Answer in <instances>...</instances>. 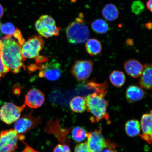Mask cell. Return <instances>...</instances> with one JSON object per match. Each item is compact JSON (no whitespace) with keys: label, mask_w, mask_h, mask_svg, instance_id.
I'll list each match as a JSON object with an SVG mask.
<instances>
[{"label":"cell","mask_w":152,"mask_h":152,"mask_svg":"<svg viewBox=\"0 0 152 152\" xmlns=\"http://www.w3.org/2000/svg\"><path fill=\"white\" fill-rule=\"evenodd\" d=\"M3 47L1 51L4 64L11 72L18 73L23 67L25 60L21 52L22 45L12 39L6 35L2 38Z\"/></svg>","instance_id":"6da1fadb"},{"label":"cell","mask_w":152,"mask_h":152,"mask_svg":"<svg viewBox=\"0 0 152 152\" xmlns=\"http://www.w3.org/2000/svg\"><path fill=\"white\" fill-rule=\"evenodd\" d=\"M104 96L94 92L85 98L87 110L94 115L91 119L92 121L98 122L103 119L109 121V116L107 112L109 102L104 99Z\"/></svg>","instance_id":"7a4b0ae2"},{"label":"cell","mask_w":152,"mask_h":152,"mask_svg":"<svg viewBox=\"0 0 152 152\" xmlns=\"http://www.w3.org/2000/svg\"><path fill=\"white\" fill-rule=\"evenodd\" d=\"M83 14L76 18L75 21L70 24L66 30V35L68 42L73 45L83 44L88 40L90 31L88 26L82 19Z\"/></svg>","instance_id":"3957f363"},{"label":"cell","mask_w":152,"mask_h":152,"mask_svg":"<svg viewBox=\"0 0 152 152\" xmlns=\"http://www.w3.org/2000/svg\"><path fill=\"white\" fill-rule=\"evenodd\" d=\"M87 145L92 152H100L104 148L109 147L115 148V145L109 140L105 139L102 134L101 127L94 131L87 132Z\"/></svg>","instance_id":"277c9868"},{"label":"cell","mask_w":152,"mask_h":152,"mask_svg":"<svg viewBox=\"0 0 152 152\" xmlns=\"http://www.w3.org/2000/svg\"><path fill=\"white\" fill-rule=\"evenodd\" d=\"M24 138L15 129L1 131L0 132V152H14L18 149V140Z\"/></svg>","instance_id":"5b68a950"},{"label":"cell","mask_w":152,"mask_h":152,"mask_svg":"<svg viewBox=\"0 0 152 152\" xmlns=\"http://www.w3.org/2000/svg\"><path fill=\"white\" fill-rule=\"evenodd\" d=\"M35 26L38 33L45 38L57 36L59 34L60 28L56 26L54 19L49 15L40 17L36 22Z\"/></svg>","instance_id":"8992f818"},{"label":"cell","mask_w":152,"mask_h":152,"mask_svg":"<svg viewBox=\"0 0 152 152\" xmlns=\"http://www.w3.org/2000/svg\"><path fill=\"white\" fill-rule=\"evenodd\" d=\"M45 41L39 35H34L25 42L21 47V52L25 60L37 58L42 50Z\"/></svg>","instance_id":"52a82bcc"},{"label":"cell","mask_w":152,"mask_h":152,"mask_svg":"<svg viewBox=\"0 0 152 152\" xmlns=\"http://www.w3.org/2000/svg\"><path fill=\"white\" fill-rule=\"evenodd\" d=\"M25 106V104L18 106L10 102L5 104L0 109V119L6 124H12L20 118Z\"/></svg>","instance_id":"ba28073f"},{"label":"cell","mask_w":152,"mask_h":152,"mask_svg":"<svg viewBox=\"0 0 152 152\" xmlns=\"http://www.w3.org/2000/svg\"><path fill=\"white\" fill-rule=\"evenodd\" d=\"M93 66L92 60H77L72 68L71 73L78 81H85L90 77Z\"/></svg>","instance_id":"9c48e42d"},{"label":"cell","mask_w":152,"mask_h":152,"mask_svg":"<svg viewBox=\"0 0 152 152\" xmlns=\"http://www.w3.org/2000/svg\"><path fill=\"white\" fill-rule=\"evenodd\" d=\"M39 77L50 81H55L60 78L62 75L60 64L56 60L39 65Z\"/></svg>","instance_id":"30bf717a"},{"label":"cell","mask_w":152,"mask_h":152,"mask_svg":"<svg viewBox=\"0 0 152 152\" xmlns=\"http://www.w3.org/2000/svg\"><path fill=\"white\" fill-rule=\"evenodd\" d=\"M39 123V118H34L30 115L24 116L15 122V130L19 134L22 135L35 128Z\"/></svg>","instance_id":"8fae6325"},{"label":"cell","mask_w":152,"mask_h":152,"mask_svg":"<svg viewBox=\"0 0 152 152\" xmlns=\"http://www.w3.org/2000/svg\"><path fill=\"white\" fill-rule=\"evenodd\" d=\"M45 101V95L38 89L30 90L27 93L25 98V104L32 109L41 107Z\"/></svg>","instance_id":"7c38bea8"},{"label":"cell","mask_w":152,"mask_h":152,"mask_svg":"<svg viewBox=\"0 0 152 152\" xmlns=\"http://www.w3.org/2000/svg\"><path fill=\"white\" fill-rule=\"evenodd\" d=\"M152 116L151 111L150 113L144 114L141 121L142 133L140 135V137L149 144L152 142Z\"/></svg>","instance_id":"4fadbf2b"},{"label":"cell","mask_w":152,"mask_h":152,"mask_svg":"<svg viewBox=\"0 0 152 152\" xmlns=\"http://www.w3.org/2000/svg\"><path fill=\"white\" fill-rule=\"evenodd\" d=\"M124 69L130 77L136 78L140 77L143 69V66L136 59L127 61L124 64Z\"/></svg>","instance_id":"5bb4252c"},{"label":"cell","mask_w":152,"mask_h":152,"mask_svg":"<svg viewBox=\"0 0 152 152\" xmlns=\"http://www.w3.org/2000/svg\"><path fill=\"white\" fill-rule=\"evenodd\" d=\"M146 93L141 87L132 85L127 88L125 96L126 100L130 103L139 101L145 98Z\"/></svg>","instance_id":"9a60e30c"},{"label":"cell","mask_w":152,"mask_h":152,"mask_svg":"<svg viewBox=\"0 0 152 152\" xmlns=\"http://www.w3.org/2000/svg\"><path fill=\"white\" fill-rule=\"evenodd\" d=\"M152 64H145L143 66V69L140 75L139 85L146 90L152 89Z\"/></svg>","instance_id":"2e32d148"},{"label":"cell","mask_w":152,"mask_h":152,"mask_svg":"<svg viewBox=\"0 0 152 152\" xmlns=\"http://www.w3.org/2000/svg\"><path fill=\"white\" fill-rule=\"evenodd\" d=\"M71 110L76 113H83L87 110L85 98L81 96L74 97L70 102Z\"/></svg>","instance_id":"e0dca14e"},{"label":"cell","mask_w":152,"mask_h":152,"mask_svg":"<svg viewBox=\"0 0 152 152\" xmlns=\"http://www.w3.org/2000/svg\"><path fill=\"white\" fill-rule=\"evenodd\" d=\"M102 15L104 18L109 21H113L118 18L119 11L116 6L109 4L104 7L102 10Z\"/></svg>","instance_id":"ac0fdd59"},{"label":"cell","mask_w":152,"mask_h":152,"mask_svg":"<svg viewBox=\"0 0 152 152\" xmlns=\"http://www.w3.org/2000/svg\"><path fill=\"white\" fill-rule=\"evenodd\" d=\"M87 53L91 56H96L101 52L102 47L101 43L98 40L91 39L86 41L85 45Z\"/></svg>","instance_id":"d6986e66"},{"label":"cell","mask_w":152,"mask_h":152,"mask_svg":"<svg viewBox=\"0 0 152 152\" xmlns=\"http://www.w3.org/2000/svg\"><path fill=\"white\" fill-rule=\"evenodd\" d=\"M125 130L127 135L130 137L137 136L140 132L139 122L136 119H132L128 121L125 124Z\"/></svg>","instance_id":"ffe728a7"},{"label":"cell","mask_w":152,"mask_h":152,"mask_svg":"<svg viewBox=\"0 0 152 152\" xmlns=\"http://www.w3.org/2000/svg\"><path fill=\"white\" fill-rule=\"evenodd\" d=\"M88 90H93L97 94L105 96L108 91L107 83L106 81L102 83H97L94 80H91L87 82L86 84Z\"/></svg>","instance_id":"44dd1931"},{"label":"cell","mask_w":152,"mask_h":152,"mask_svg":"<svg viewBox=\"0 0 152 152\" xmlns=\"http://www.w3.org/2000/svg\"><path fill=\"white\" fill-rule=\"evenodd\" d=\"M112 84L116 87H121L124 84L126 77L123 72L119 71H114L109 76Z\"/></svg>","instance_id":"7402d4cb"},{"label":"cell","mask_w":152,"mask_h":152,"mask_svg":"<svg viewBox=\"0 0 152 152\" xmlns=\"http://www.w3.org/2000/svg\"><path fill=\"white\" fill-rule=\"evenodd\" d=\"M92 29L96 33L99 34H105L109 30V26L107 22L102 19H97L91 24Z\"/></svg>","instance_id":"603a6c76"},{"label":"cell","mask_w":152,"mask_h":152,"mask_svg":"<svg viewBox=\"0 0 152 152\" xmlns=\"http://www.w3.org/2000/svg\"><path fill=\"white\" fill-rule=\"evenodd\" d=\"M86 130L80 126H77L74 128L71 132V136L72 139L77 142L83 141L86 138Z\"/></svg>","instance_id":"cb8c5ba5"},{"label":"cell","mask_w":152,"mask_h":152,"mask_svg":"<svg viewBox=\"0 0 152 152\" xmlns=\"http://www.w3.org/2000/svg\"><path fill=\"white\" fill-rule=\"evenodd\" d=\"M145 6L143 3L140 0H137L133 2L131 6L132 12L136 15L141 14L143 12Z\"/></svg>","instance_id":"d4e9b609"},{"label":"cell","mask_w":152,"mask_h":152,"mask_svg":"<svg viewBox=\"0 0 152 152\" xmlns=\"http://www.w3.org/2000/svg\"><path fill=\"white\" fill-rule=\"evenodd\" d=\"M16 28L11 23H7L3 25L1 27V31L6 35L12 36L14 35Z\"/></svg>","instance_id":"484cf974"},{"label":"cell","mask_w":152,"mask_h":152,"mask_svg":"<svg viewBox=\"0 0 152 152\" xmlns=\"http://www.w3.org/2000/svg\"><path fill=\"white\" fill-rule=\"evenodd\" d=\"M9 71V68L3 63L0 51V80L4 77Z\"/></svg>","instance_id":"4316f807"},{"label":"cell","mask_w":152,"mask_h":152,"mask_svg":"<svg viewBox=\"0 0 152 152\" xmlns=\"http://www.w3.org/2000/svg\"><path fill=\"white\" fill-rule=\"evenodd\" d=\"M54 152H71V148L66 144H58L54 149Z\"/></svg>","instance_id":"83f0119b"},{"label":"cell","mask_w":152,"mask_h":152,"mask_svg":"<svg viewBox=\"0 0 152 152\" xmlns=\"http://www.w3.org/2000/svg\"><path fill=\"white\" fill-rule=\"evenodd\" d=\"M75 152H92L88 148L87 142H83L76 146Z\"/></svg>","instance_id":"f1b7e54d"},{"label":"cell","mask_w":152,"mask_h":152,"mask_svg":"<svg viewBox=\"0 0 152 152\" xmlns=\"http://www.w3.org/2000/svg\"><path fill=\"white\" fill-rule=\"evenodd\" d=\"M152 0H148L146 4L147 8L151 12H152Z\"/></svg>","instance_id":"f546056e"},{"label":"cell","mask_w":152,"mask_h":152,"mask_svg":"<svg viewBox=\"0 0 152 152\" xmlns=\"http://www.w3.org/2000/svg\"><path fill=\"white\" fill-rule=\"evenodd\" d=\"M145 27L148 30H151L152 29V22H149L144 25Z\"/></svg>","instance_id":"4dcf8cb0"},{"label":"cell","mask_w":152,"mask_h":152,"mask_svg":"<svg viewBox=\"0 0 152 152\" xmlns=\"http://www.w3.org/2000/svg\"><path fill=\"white\" fill-rule=\"evenodd\" d=\"M115 148H108L104 150L102 152H117L116 151H115Z\"/></svg>","instance_id":"1f68e13d"},{"label":"cell","mask_w":152,"mask_h":152,"mask_svg":"<svg viewBox=\"0 0 152 152\" xmlns=\"http://www.w3.org/2000/svg\"><path fill=\"white\" fill-rule=\"evenodd\" d=\"M4 14V10L2 6L0 4V18H1L3 16Z\"/></svg>","instance_id":"d6a6232c"},{"label":"cell","mask_w":152,"mask_h":152,"mask_svg":"<svg viewBox=\"0 0 152 152\" xmlns=\"http://www.w3.org/2000/svg\"><path fill=\"white\" fill-rule=\"evenodd\" d=\"M126 43L127 44H128L130 45H132L133 42L132 40L131 39H128L126 41Z\"/></svg>","instance_id":"836d02e7"},{"label":"cell","mask_w":152,"mask_h":152,"mask_svg":"<svg viewBox=\"0 0 152 152\" xmlns=\"http://www.w3.org/2000/svg\"><path fill=\"white\" fill-rule=\"evenodd\" d=\"M3 47V41L0 40V51L2 50Z\"/></svg>","instance_id":"e575fe53"},{"label":"cell","mask_w":152,"mask_h":152,"mask_svg":"<svg viewBox=\"0 0 152 152\" xmlns=\"http://www.w3.org/2000/svg\"><path fill=\"white\" fill-rule=\"evenodd\" d=\"M1 22H0V28H1Z\"/></svg>","instance_id":"d590c367"}]
</instances>
